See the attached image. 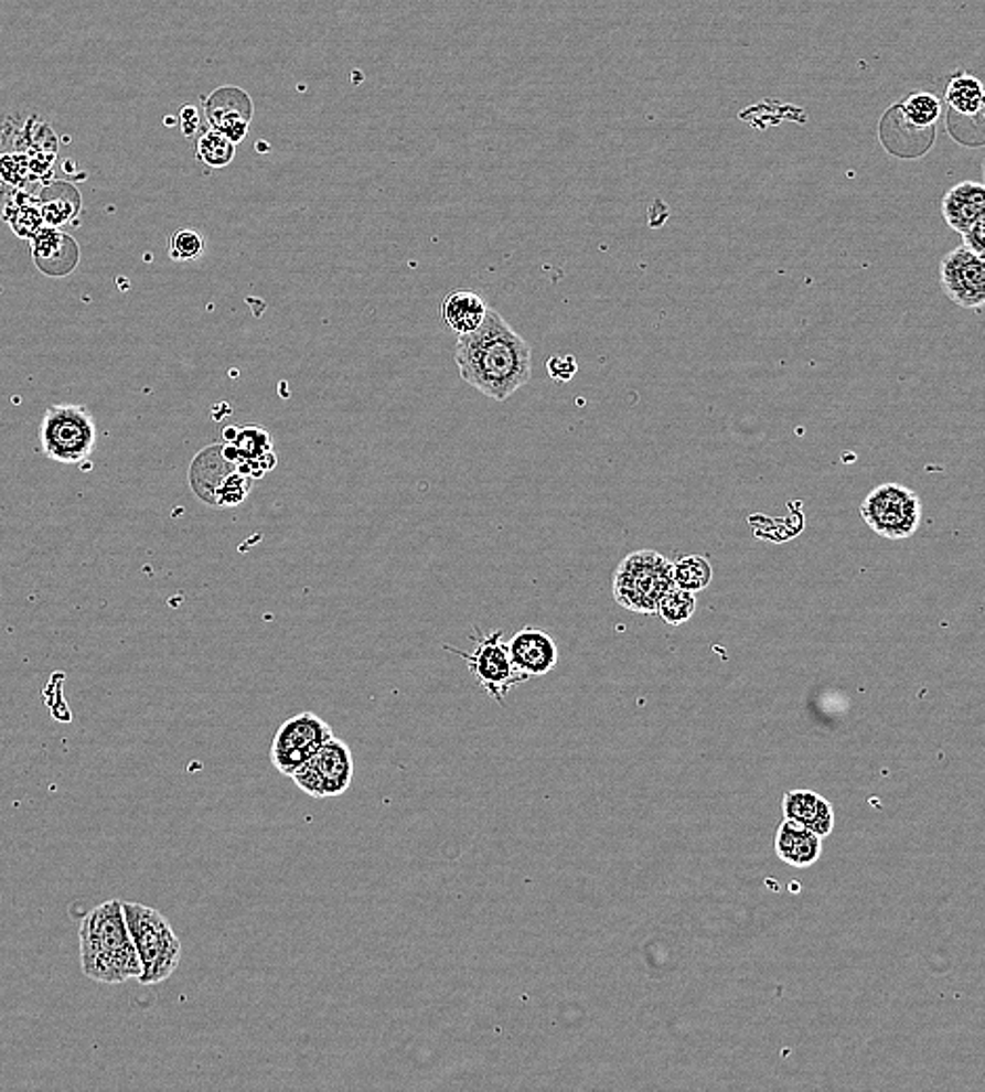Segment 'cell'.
Wrapping results in <instances>:
<instances>
[{"label":"cell","mask_w":985,"mask_h":1092,"mask_svg":"<svg viewBox=\"0 0 985 1092\" xmlns=\"http://www.w3.org/2000/svg\"><path fill=\"white\" fill-rule=\"evenodd\" d=\"M696 592L692 590L681 589V587H673L664 595V599L660 601L657 606V615L662 622L671 624V627H681L685 624L694 613H696Z\"/></svg>","instance_id":"4316f807"},{"label":"cell","mask_w":985,"mask_h":1092,"mask_svg":"<svg viewBox=\"0 0 985 1092\" xmlns=\"http://www.w3.org/2000/svg\"><path fill=\"white\" fill-rule=\"evenodd\" d=\"M935 129L914 125L901 109V104L889 109L880 120V141L889 153L899 158H920L935 143Z\"/></svg>","instance_id":"9a60e30c"},{"label":"cell","mask_w":985,"mask_h":1092,"mask_svg":"<svg viewBox=\"0 0 985 1092\" xmlns=\"http://www.w3.org/2000/svg\"><path fill=\"white\" fill-rule=\"evenodd\" d=\"M236 146L227 135L208 129L200 135L196 143V158L211 169H225L236 158Z\"/></svg>","instance_id":"cb8c5ba5"},{"label":"cell","mask_w":985,"mask_h":1092,"mask_svg":"<svg viewBox=\"0 0 985 1092\" xmlns=\"http://www.w3.org/2000/svg\"><path fill=\"white\" fill-rule=\"evenodd\" d=\"M822 841L801 822L784 817L775 832V855L792 868H810L822 857Z\"/></svg>","instance_id":"ac0fdd59"},{"label":"cell","mask_w":985,"mask_h":1092,"mask_svg":"<svg viewBox=\"0 0 985 1092\" xmlns=\"http://www.w3.org/2000/svg\"><path fill=\"white\" fill-rule=\"evenodd\" d=\"M943 101L950 111L959 116H973L985 109V85L968 72H956L947 87Z\"/></svg>","instance_id":"7402d4cb"},{"label":"cell","mask_w":985,"mask_h":1092,"mask_svg":"<svg viewBox=\"0 0 985 1092\" xmlns=\"http://www.w3.org/2000/svg\"><path fill=\"white\" fill-rule=\"evenodd\" d=\"M255 114L250 95L240 87L225 85L213 90L204 101V116L211 129L227 135L234 143L244 141Z\"/></svg>","instance_id":"7c38bea8"},{"label":"cell","mask_w":985,"mask_h":1092,"mask_svg":"<svg viewBox=\"0 0 985 1092\" xmlns=\"http://www.w3.org/2000/svg\"><path fill=\"white\" fill-rule=\"evenodd\" d=\"M473 643L475 647L469 654L459 650L454 652L467 662L471 675L480 683L483 692L490 698L503 704L506 694L529 677L515 666L508 643L504 641L503 631L478 636L473 639Z\"/></svg>","instance_id":"ba28073f"},{"label":"cell","mask_w":985,"mask_h":1092,"mask_svg":"<svg viewBox=\"0 0 985 1092\" xmlns=\"http://www.w3.org/2000/svg\"><path fill=\"white\" fill-rule=\"evenodd\" d=\"M32 261L49 278H66L81 261L78 242L60 227H43L32 240Z\"/></svg>","instance_id":"5bb4252c"},{"label":"cell","mask_w":985,"mask_h":1092,"mask_svg":"<svg viewBox=\"0 0 985 1092\" xmlns=\"http://www.w3.org/2000/svg\"><path fill=\"white\" fill-rule=\"evenodd\" d=\"M330 738L334 734L329 722L313 713H301L276 731L269 746V761L282 775L292 778Z\"/></svg>","instance_id":"9c48e42d"},{"label":"cell","mask_w":985,"mask_h":1092,"mask_svg":"<svg viewBox=\"0 0 985 1092\" xmlns=\"http://www.w3.org/2000/svg\"><path fill=\"white\" fill-rule=\"evenodd\" d=\"M454 362L460 378L494 402H506L532 381V347L496 309L480 330L459 336Z\"/></svg>","instance_id":"6da1fadb"},{"label":"cell","mask_w":985,"mask_h":1092,"mask_svg":"<svg viewBox=\"0 0 985 1092\" xmlns=\"http://www.w3.org/2000/svg\"><path fill=\"white\" fill-rule=\"evenodd\" d=\"M901 109L903 114L919 127H924V129H935L938 127V120L942 118L943 114V101L933 95V93H927V90H919V93H912L908 95L903 101H901Z\"/></svg>","instance_id":"484cf974"},{"label":"cell","mask_w":985,"mask_h":1092,"mask_svg":"<svg viewBox=\"0 0 985 1092\" xmlns=\"http://www.w3.org/2000/svg\"><path fill=\"white\" fill-rule=\"evenodd\" d=\"M95 443L97 425L87 408L78 404L46 408L41 420V448L46 459L81 464L93 454Z\"/></svg>","instance_id":"5b68a950"},{"label":"cell","mask_w":985,"mask_h":1092,"mask_svg":"<svg viewBox=\"0 0 985 1092\" xmlns=\"http://www.w3.org/2000/svg\"><path fill=\"white\" fill-rule=\"evenodd\" d=\"M179 125L185 137H194L202 129V116L194 106H183L179 111Z\"/></svg>","instance_id":"1f68e13d"},{"label":"cell","mask_w":985,"mask_h":1092,"mask_svg":"<svg viewBox=\"0 0 985 1092\" xmlns=\"http://www.w3.org/2000/svg\"><path fill=\"white\" fill-rule=\"evenodd\" d=\"M81 202L83 200H81L78 190L66 181H53V183L44 185L43 192L39 196L44 223L49 227H62L69 221H74L76 215L81 213V206H83Z\"/></svg>","instance_id":"44dd1931"},{"label":"cell","mask_w":985,"mask_h":1092,"mask_svg":"<svg viewBox=\"0 0 985 1092\" xmlns=\"http://www.w3.org/2000/svg\"><path fill=\"white\" fill-rule=\"evenodd\" d=\"M508 650L515 666L527 677H545L557 662L559 650L550 634L526 627L508 639Z\"/></svg>","instance_id":"2e32d148"},{"label":"cell","mask_w":985,"mask_h":1092,"mask_svg":"<svg viewBox=\"0 0 985 1092\" xmlns=\"http://www.w3.org/2000/svg\"><path fill=\"white\" fill-rule=\"evenodd\" d=\"M942 215L950 229L964 236L985 215L984 181H961L952 185L942 197Z\"/></svg>","instance_id":"e0dca14e"},{"label":"cell","mask_w":985,"mask_h":1092,"mask_svg":"<svg viewBox=\"0 0 985 1092\" xmlns=\"http://www.w3.org/2000/svg\"><path fill=\"white\" fill-rule=\"evenodd\" d=\"M673 587V561L652 548L627 555L613 571V599L629 612L656 613L660 601Z\"/></svg>","instance_id":"3957f363"},{"label":"cell","mask_w":985,"mask_h":1092,"mask_svg":"<svg viewBox=\"0 0 985 1092\" xmlns=\"http://www.w3.org/2000/svg\"><path fill=\"white\" fill-rule=\"evenodd\" d=\"M81 966L90 982L108 985L143 975V964L125 914V901L110 899L83 918Z\"/></svg>","instance_id":"7a4b0ae2"},{"label":"cell","mask_w":985,"mask_h":1092,"mask_svg":"<svg viewBox=\"0 0 985 1092\" xmlns=\"http://www.w3.org/2000/svg\"><path fill=\"white\" fill-rule=\"evenodd\" d=\"M673 576L681 589L700 592L713 582V566L704 555H683L673 564Z\"/></svg>","instance_id":"d4e9b609"},{"label":"cell","mask_w":985,"mask_h":1092,"mask_svg":"<svg viewBox=\"0 0 985 1092\" xmlns=\"http://www.w3.org/2000/svg\"><path fill=\"white\" fill-rule=\"evenodd\" d=\"M943 295L961 309L985 307V259L968 250L964 244L943 255L940 263Z\"/></svg>","instance_id":"8fae6325"},{"label":"cell","mask_w":985,"mask_h":1092,"mask_svg":"<svg viewBox=\"0 0 985 1092\" xmlns=\"http://www.w3.org/2000/svg\"><path fill=\"white\" fill-rule=\"evenodd\" d=\"M784 817L801 822L822 838L831 836L834 828V809L824 796L811 790H790L782 801Z\"/></svg>","instance_id":"d6986e66"},{"label":"cell","mask_w":985,"mask_h":1092,"mask_svg":"<svg viewBox=\"0 0 985 1092\" xmlns=\"http://www.w3.org/2000/svg\"><path fill=\"white\" fill-rule=\"evenodd\" d=\"M864 524L887 540H906L919 532L922 501L901 483H880L859 504Z\"/></svg>","instance_id":"8992f818"},{"label":"cell","mask_w":985,"mask_h":1092,"mask_svg":"<svg viewBox=\"0 0 985 1092\" xmlns=\"http://www.w3.org/2000/svg\"><path fill=\"white\" fill-rule=\"evenodd\" d=\"M963 244L968 250L985 259V215L964 234Z\"/></svg>","instance_id":"4dcf8cb0"},{"label":"cell","mask_w":985,"mask_h":1092,"mask_svg":"<svg viewBox=\"0 0 985 1092\" xmlns=\"http://www.w3.org/2000/svg\"><path fill=\"white\" fill-rule=\"evenodd\" d=\"M295 784L313 799L341 796L353 782V754L350 746L330 738L295 775Z\"/></svg>","instance_id":"30bf717a"},{"label":"cell","mask_w":985,"mask_h":1092,"mask_svg":"<svg viewBox=\"0 0 985 1092\" xmlns=\"http://www.w3.org/2000/svg\"><path fill=\"white\" fill-rule=\"evenodd\" d=\"M4 218L11 223L13 232L22 238H34L43 227H46L44 223L43 211H41V204H36L34 200L30 197L18 196L13 202L7 204V213H4Z\"/></svg>","instance_id":"603a6c76"},{"label":"cell","mask_w":985,"mask_h":1092,"mask_svg":"<svg viewBox=\"0 0 985 1092\" xmlns=\"http://www.w3.org/2000/svg\"><path fill=\"white\" fill-rule=\"evenodd\" d=\"M190 483L200 501L213 506H236L248 496L253 478L225 457L223 446H211L192 462Z\"/></svg>","instance_id":"52a82bcc"},{"label":"cell","mask_w":985,"mask_h":1092,"mask_svg":"<svg viewBox=\"0 0 985 1092\" xmlns=\"http://www.w3.org/2000/svg\"><path fill=\"white\" fill-rule=\"evenodd\" d=\"M982 176H984V183H985V160H984V164H982Z\"/></svg>","instance_id":"d6a6232c"},{"label":"cell","mask_w":985,"mask_h":1092,"mask_svg":"<svg viewBox=\"0 0 985 1092\" xmlns=\"http://www.w3.org/2000/svg\"><path fill=\"white\" fill-rule=\"evenodd\" d=\"M945 129L961 146L966 148L985 146V109L973 116H959L947 109Z\"/></svg>","instance_id":"83f0119b"},{"label":"cell","mask_w":985,"mask_h":1092,"mask_svg":"<svg viewBox=\"0 0 985 1092\" xmlns=\"http://www.w3.org/2000/svg\"><path fill=\"white\" fill-rule=\"evenodd\" d=\"M125 914L135 948L143 964V975L139 977V982L143 985L167 982L175 973L183 956L181 941L171 922L158 910L129 901H125Z\"/></svg>","instance_id":"277c9868"},{"label":"cell","mask_w":985,"mask_h":1092,"mask_svg":"<svg viewBox=\"0 0 985 1092\" xmlns=\"http://www.w3.org/2000/svg\"><path fill=\"white\" fill-rule=\"evenodd\" d=\"M227 431L234 437H229L227 439L229 443L223 446L225 457L236 462L242 473H246L253 480H259L276 467L274 441L267 431L259 427H242Z\"/></svg>","instance_id":"4fadbf2b"},{"label":"cell","mask_w":985,"mask_h":1092,"mask_svg":"<svg viewBox=\"0 0 985 1092\" xmlns=\"http://www.w3.org/2000/svg\"><path fill=\"white\" fill-rule=\"evenodd\" d=\"M204 250H206V240L196 229L183 227L169 236V257L173 261H196L204 255Z\"/></svg>","instance_id":"f1b7e54d"},{"label":"cell","mask_w":985,"mask_h":1092,"mask_svg":"<svg viewBox=\"0 0 985 1092\" xmlns=\"http://www.w3.org/2000/svg\"><path fill=\"white\" fill-rule=\"evenodd\" d=\"M548 376L555 381V383H568L574 378V374L578 372V362L574 355L569 353H564V355H553L547 362Z\"/></svg>","instance_id":"f546056e"},{"label":"cell","mask_w":985,"mask_h":1092,"mask_svg":"<svg viewBox=\"0 0 985 1092\" xmlns=\"http://www.w3.org/2000/svg\"><path fill=\"white\" fill-rule=\"evenodd\" d=\"M490 307L473 290L459 288L446 295L441 301V320L454 334H471L482 328Z\"/></svg>","instance_id":"ffe728a7"}]
</instances>
